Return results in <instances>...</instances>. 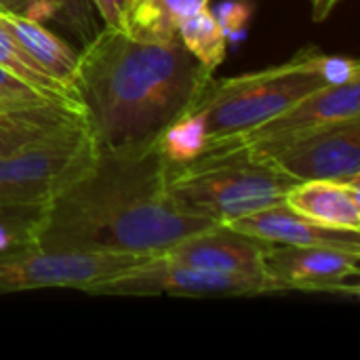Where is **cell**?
<instances>
[{
    "label": "cell",
    "instance_id": "ac0fdd59",
    "mask_svg": "<svg viewBox=\"0 0 360 360\" xmlns=\"http://www.w3.org/2000/svg\"><path fill=\"white\" fill-rule=\"evenodd\" d=\"M177 38L186 46V51L211 72H215L226 59L228 36L209 6H202L200 11L184 19L179 23Z\"/></svg>",
    "mask_w": 360,
    "mask_h": 360
},
{
    "label": "cell",
    "instance_id": "7a4b0ae2",
    "mask_svg": "<svg viewBox=\"0 0 360 360\" xmlns=\"http://www.w3.org/2000/svg\"><path fill=\"white\" fill-rule=\"evenodd\" d=\"M213 72L179 40L101 27L80 51L74 86L99 148L154 143L202 97Z\"/></svg>",
    "mask_w": 360,
    "mask_h": 360
},
{
    "label": "cell",
    "instance_id": "2e32d148",
    "mask_svg": "<svg viewBox=\"0 0 360 360\" xmlns=\"http://www.w3.org/2000/svg\"><path fill=\"white\" fill-rule=\"evenodd\" d=\"M209 2L211 0H137L129 34L156 42L179 40V23L202 6H209Z\"/></svg>",
    "mask_w": 360,
    "mask_h": 360
},
{
    "label": "cell",
    "instance_id": "cb8c5ba5",
    "mask_svg": "<svg viewBox=\"0 0 360 360\" xmlns=\"http://www.w3.org/2000/svg\"><path fill=\"white\" fill-rule=\"evenodd\" d=\"M38 6H40L44 17H53L51 4L46 0H0V11L27 15V17H34V19L38 15Z\"/></svg>",
    "mask_w": 360,
    "mask_h": 360
},
{
    "label": "cell",
    "instance_id": "4fadbf2b",
    "mask_svg": "<svg viewBox=\"0 0 360 360\" xmlns=\"http://www.w3.org/2000/svg\"><path fill=\"white\" fill-rule=\"evenodd\" d=\"M285 205L319 226L360 234V184L300 181L287 192Z\"/></svg>",
    "mask_w": 360,
    "mask_h": 360
},
{
    "label": "cell",
    "instance_id": "d6986e66",
    "mask_svg": "<svg viewBox=\"0 0 360 360\" xmlns=\"http://www.w3.org/2000/svg\"><path fill=\"white\" fill-rule=\"evenodd\" d=\"M51 4L53 17L84 46L101 27L95 17V6L91 0H46Z\"/></svg>",
    "mask_w": 360,
    "mask_h": 360
},
{
    "label": "cell",
    "instance_id": "44dd1931",
    "mask_svg": "<svg viewBox=\"0 0 360 360\" xmlns=\"http://www.w3.org/2000/svg\"><path fill=\"white\" fill-rule=\"evenodd\" d=\"M219 19L228 40H236L249 25L253 15V2L251 0H226L219 4L217 11H213Z\"/></svg>",
    "mask_w": 360,
    "mask_h": 360
},
{
    "label": "cell",
    "instance_id": "8992f818",
    "mask_svg": "<svg viewBox=\"0 0 360 360\" xmlns=\"http://www.w3.org/2000/svg\"><path fill=\"white\" fill-rule=\"evenodd\" d=\"M154 255L61 251L36 243L0 249V295L40 289L86 291L99 281L112 278Z\"/></svg>",
    "mask_w": 360,
    "mask_h": 360
},
{
    "label": "cell",
    "instance_id": "ba28073f",
    "mask_svg": "<svg viewBox=\"0 0 360 360\" xmlns=\"http://www.w3.org/2000/svg\"><path fill=\"white\" fill-rule=\"evenodd\" d=\"M249 148L297 184L312 179L360 184V118Z\"/></svg>",
    "mask_w": 360,
    "mask_h": 360
},
{
    "label": "cell",
    "instance_id": "5bb4252c",
    "mask_svg": "<svg viewBox=\"0 0 360 360\" xmlns=\"http://www.w3.org/2000/svg\"><path fill=\"white\" fill-rule=\"evenodd\" d=\"M0 27L11 34V38L23 46L51 76L61 80L63 84L74 86L78 51H74L65 40L46 30L38 19L17 13L0 11Z\"/></svg>",
    "mask_w": 360,
    "mask_h": 360
},
{
    "label": "cell",
    "instance_id": "d4e9b609",
    "mask_svg": "<svg viewBox=\"0 0 360 360\" xmlns=\"http://www.w3.org/2000/svg\"><path fill=\"white\" fill-rule=\"evenodd\" d=\"M310 2V11H312V21L314 23H323L327 21L333 11L344 2V0H308Z\"/></svg>",
    "mask_w": 360,
    "mask_h": 360
},
{
    "label": "cell",
    "instance_id": "484cf974",
    "mask_svg": "<svg viewBox=\"0 0 360 360\" xmlns=\"http://www.w3.org/2000/svg\"><path fill=\"white\" fill-rule=\"evenodd\" d=\"M0 211H17V209H6V205H4V200H2V196H0ZM21 211V209H19Z\"/></svg>",
    "mask_w": 360,
    "mask_h": 360
},
{
    "label": "cell",
    "instance_id": "7402d4cb",
    "mask_svg": "<svg viewBox=\"0 0 360 360\" xmlns=\"http://www.w3.org/2000/svg\"><path fill=\"white\" fill-rule=\"evenodd\" d=\"M91 2L95 6V13L103 21V27L120 30L129 34L131 15L137 0H91Z\"/></svg>",
    "mask_w": 360,
    "mask_h": 360
},
{
    "label": "cell",
    "instance_id": "9c48e42d",
    "mask_svg": "<svg viewBox=\"0 0 360 360\" xmlns=\"http://www.w3.org/2000/svg\"><path fill=\"white\" fill-rule=\"evenodd\" d=\"M360 251L327 245H268L264 272L285 293L360 295Z\"/></svg>",
    "mask_w": 360,
    "mask_h": 360
},
{
    "label": "cell",
    "instance_id": "9a60e30c",
    "mask_svg": "<svg viewBox=\"0 0 360 360\" xmlns=\"http://www.w3.org/2000/svg\"><path fill=\"white\" fill-rule=\"evenodd\" d=\"M80 124H86L84 110L72 103H49L27 112L0 114V160L44 137Z\"/></svg>",
    "mask_w": 360,
    "mask_h": 360
},
{
    "label": "cell",
    "instance_id": "603a6c76",
    "mask_svg": "<svg viewBox=\"0 0 360 360\" xmlns=\"http://www.w3.org/2000/svg\"><path fill=\"white\" fill-rule=\"evenodd\" d=\"M49 103H63V101H51L44 97H19V95H8V93L0 91V114L27 112V110H36V108L49 105Z\"/></svg>",
    "mask_w": 360,
    "mask_h": 360
},
{
    "label": "cell",
    "instance_id": "52a82bcc",
    "mask_svg": "<svg viewBox=\"0 0 360 360\" xmlns=\"http://www.w3.org/2000/svg\"><path fill=\"white\" fill-rule=\"evenodd\" d=\"M89 295H173V297H259L285 291L266 274H228L202 270L154 255L112 278L89 287Z\"/></svg>",
    "mask_w": 360,
    "mask_h": 360
},
{
    "label": "cell",
    "instance_id": "8fae6325",
    "mask_svg": "<svg viewBox=\"0 0 360 360\" xmlns=\"http://www.w3.org/2000/svg\"><path fill=\"white\" fill-rule=\"evenodd\" d=\"M268 243H262L253 236H247L228 224H217L200 234L188 236L167 249L165 257L215 272L228 274H251L262 276L264 272V253Z\"/></svg>",
    "mask_w": 360,
    "mask_h": 360
},
{
    "label": "cell",
    "instance_id": "6da1fadb",
    "mask_svg": "<svg viewBox=\"0 0 360 360\" xmlns=\"http://www.w3.org/2000/svg\"><path fill=\"white\" fill-rule=\"evenodd\" d=\"M167 167L160 141L99 148L93 167L40 211L34 243L61 251L160 255L217 226L169 196Z\"/></svg>",
    "mask_w": 360,
    "mask_h": 360
},
{
    "label": "cell",
    "instance_id": "e0dca14e",
    "mask_svg": "<svg viewBox=\"0 0 360 360\" xmlns=\"http://www.w3.org/2000/svg\"><path fill=\"white\" fill-rule=\"evenodd\" d=\"M0 68L6 70L11 76H15L17 80H21L23 84H27L30 89H34L36 93H40L46 99L63 101V103H74V105H80L82 108V103L78 99V93L72 86L63 84L61 80H57L55 76H51L2 27H0Z\"/></svg>",
    "mask_w": 360,
    "mask_h": 360
},
{
    "label": "cell",
    "instance_id": "7c38bea8",
    "mask_svg": "<svg viewBox=\"0 0 360 360\" xmlns=\"http://www.w3.org/2000/svg\"><path fill=\"white\" fill-rule=\"evenodd\" d=\"M228 226L268 245H327L360 251V234L319 226L289 209L285 202L253 211Z\"/></svg>",
    "mask_w": 360,
    "mask_h": 360
},
{
    "label": "cell",
    "instance_id": "277c9868",
    "mask_svg": "<svg viewBox=\"0 0 360 360\" xmlns=\"http://www.w3.org/2000/svg\"><path fill=\"white\" fill-rule=\"evenodd\" d=\"M325 57L319 49L306 46L285 63L230 78H211L190 110L202 124V150L245 135L297 99L331 84L325 78Z\"/></svg>",
    "mask_w": 360,
    "mask_h": 360
},
{
    "label": "cell",
    "instance_id": "ffe728a7",
    "mask_svg": "<svg viewBox=\"0 0 360 360\" xmlns=\"http://www.w3.org/2000/svg\"><path fill=\"white\" fill-rule=\"evenodd\" d=\"M40 211H0V249L34 243Z\"/></svg>",
    "mask_w": 360,
    "mask_h": 360
},
{
    "label": "cell",
    "instance_id": "5b68a950",
    "mask_svg": "<svg viewBox=\"0 0 360 360\" xmlns=\"http://www.w3.org/2000/svg\"><path fill=\"white\" fill-rule=\"evenodd\" d=\"M89 122L44 137L0 160V196L6 209L40 211L80 179L97 160Z\"/></svg>",
    "mask_w": 360,
    "mask_h": 360
},
{
    "label": "cell",
    "instance_id": "30bf717a",
    "mask_svg": "<svg viewBox=\"0 0 360 360\" xmlns=\"http://www.w3.org/2000/svg\"><path fill=\"white\" fill-rule=\"evenodd\" d=\"M352 118H360V80L333 82L297 99L293 105H289L274 118L266 120L264 124L224 143L253 146Z\"/></svg>",
    "mask_w": 360,
    "mask_h": 360
},
{
    "label": "cell",
    "instance_id": "3957f363",
    "mask_svg": "<svg viewBox=\"0 0 360 360\" xmlns=\"http://www.w3.org/2000/svg\"><path fill=\"white\" fill-rule=\"evenodd\" d=\"M297 181L268 165L245 143H219L169 162L167 192L188 213L230 224L253 211L285 202Z\"/></svg>",
    "mask_w": 360,
    "mask_h": 360
}]
</instances>
